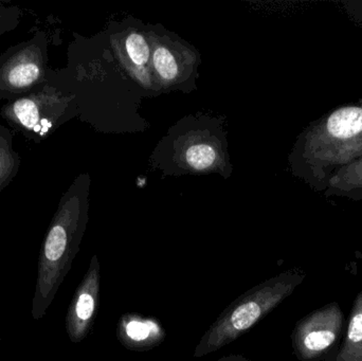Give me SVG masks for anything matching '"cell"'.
Returning a JSON list of instances; mask_svg holds the SVG:
<instances>
[{"instance_id":"5","label":"cell","mask_w":362,"mask_h":361,"mask_svg":"<svg viewBox=\"0 0 362 361\" xmlns=\"http://www.w3.org/2000/svg\"><path fill=\"white\" fill-rule=\"evenodd\" d=\"M283 297V290L274 286L261 288L243 299L225 317L211 329L202 341L198 354L210 353L213 350L231 343L243 332L250 329L266 312L274 307Z\"/></svg>"},{"instance_id":"11","label":"cell","mask_w":362,"mask_h":361,"mask_svg":"<svg viewBox=\"0 0 362 361\" xmlns=\"http://www.w3.org/2000/svg\"><path fill=\"white\" fill-rule=\"evenodd\" d=\"M10 129L0 125V191L16 176L19 167L18 154L13 150Z\"/></svg>"},{"instance_id":"1","label":"cell","mask_w":362,"mask_h":361,"mask_svg":"<svg viewBox=\"0 0 362 361\" xmlns=\"http://www.w3.org/2000/svg\"><path fill=\"white\" fill-rule=\"evenodd\" d=\"M89 184L88 175L76 178L64 194L51 220L38 256L31 307L34 320L46 315L80 250L88 222Z\"/></svg>"},{"instance_id":"15","label":"cell","mask_w":362,"mask_h":361,"mask_svg":"<svg viewBox=\"0 0 362 361\" xmlns=\"http://www.w3.org/2000/svg\"><path fill=\"white\" fill-rule=\"evenodd\" d=\"M0 345H1V339H0Z\"/></svg>"},{"instance_id":"8","label":"cell","mask_w":362,"mask_h":361,"mask_svg":"<svg viewBox=\"0 0 362 361\" xmlns=\"http://www.w3.org/2000/svg\"><path fill=\"white\" fill-rule=\"evenodd\" d=\"M99 288L100 265L97 256H93L66 316V331L72 343H81L90 331L97 309Z\"/></svg>"},{"instance_id":"12","label":"cell","mask_w":362,"mask_h":361,"mask_svg":"<svg viewBox=\"0 0 362 361\" xmlns=\"http://www.w3.org/2000/svg\"><path fill=\"white\" fill-rule=\"evenodd\" d=\"M315 329L306 331L302 337L304 349L310 353H319L329 349L336 339V332L327 326L320 328V324H316Z\"/></svg>"},{"instance_id":"3","label":"cell","mask_w":362,"mask_h":361,"mask_svg":"<svg viewBox=\"0 0 362 361\" xmlns=\"http://www.w3.org/2000/svg\"><path fill=\"white\" fill-rule=\"evenodd\" d=\"M223 136V127L212 119H185L163 139V154L170 155L173 170L191 173L221 171L227 163Z\"/></svg>"},{"instance_id":"6","label":"cell","mask_w":362,"mask_h":361,"mask_svg":"<svg viewBox=\"0 0 362 361\" xmlns=\"http://www.w3.org/2000/svg\"><path fill=\"white\" fill-rule=\"evenodd\" d=\"M45 51L33 40L11 52L0 63V90L25 93L40 85L44 78Z\"/></svg>"},{"instance_id":"13","label":"cell","mask_w":362,"mask_h":361,"mask_svg":"<svg viewBox=\"0 0 362 361\" xmlns=\"http://www.w3.org/2000/svg\"><path fill=\"white\" fill-rule=\"evenodd\" d=\"M154 326L150 322L132 321L127 324V333L133 341H144L150 336Z\"/></svg>"},{"instance_id":"4","label":"cell","mask_w":362,"mask_h":361,"mask_svg":"<svg viewBox=\"0 0 362 361\" xmlns=\"http://www.w3.org/2000/svg\"><path fill=\"white\" fill-rule=\"evenodd\" d=\"M70 99L55 89L46 88L15 100L2 108L6 121L32 139L50 135L63 118Z\"/></svg>"},{"instance_id":"7","label":"cell","mask_w":362,"mask_h":361,"mask_svg":"<svg viewBox=\"0 0 362 361\" xmlns=\"http://www.w3.org/2000/svg\"><path fill=\"white\" fill-rule=\"evenodd\" d=\"M150 44L157 83L171 88L185 84L197 61L195 53L168 35L150 34Z\"/></svg>"},{"instance_id":"14","label":"cell","mask_w":362,"mask_h":361,"mask_svg":"<svg viewBox=\"0 0 362 361\" xmlns=\"http://www.w3.org/2000/svg\"><path fill=\"white\" fill-rule=\"evenodd\" d=\"M362 343V312L353 316L348 333V343L356 345Z\"/></svg>"},{"instance_id":"10","label":"cell","mask_w":362,"mask_h":361,"mask_svg":"<svg viewBox=\"0 0 362 361\" xmlns=\"http://www.w3.org/2000/svg\"><path fill=\"white\" fill-rule=\"evenodd\" d=\"M123 52L134 73L139 81L146 82L144 74L146 73V65L152 59L150 35L139 30H131L123 38Z\"/></svg>"},{"instance_id":"2","label":"cell","mask_w":362,"mask_h":361,"mask_svg":"<svg viewBox=\"0 0 362 361\" xmlns=\"http://www.w3.org/2000/svg\"><path fill=\"white\" fill-rule=\"evenodd\" d=\"M362 158V104L334 110L308 127L291 157L296 175L317 191L342 167Z\"/></svg>"},{"instance_id":"9","label":"cell","mask_w":362,"mask_h":361,"mask_svg":"<svg viewBox=\"0 0 362 361\" xmlns=\"http://www.w3.org/2000/svg\"><path fill=\"white\" fill-rule=\"evenodd\" d=\"M325 194L361 201L362 158L339 170L327 182Z\"/></svg>"}]
</instances>
